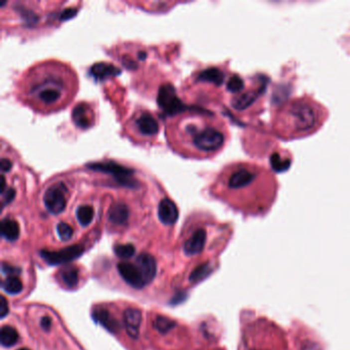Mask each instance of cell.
<instances>
[{
	"label": "cell",
	"instance_id": "1",
	"mask_svg": "<svg viewBox=\"0 0 350 350\" xmlns=\"http://www.w3.org/2000/svg\"><path fill=\"white\" fill-rule=\"evenodd\" d=\"M242 350H291L287 336L272 321L258 318L243 332Z\"/></svg>",
	"mask_w": 350,
	"mask_h": 350
},
{
	"label": "cell",
	"instance_id": "2",
	"mask_svg": "<svg viewBox=\"0 0 350 350\" xmlns=\"http://www.w3.org/2000/svg\"><path fill=\"white\" fill-rule=\"evenodd\" d=\"M192 135V143L199 151L211 153L220 149L225 141L224 135L215 127H206L204 129H196L194 125L187 127Z\"/></svg>",
	"mask_w": 350,
	"mask_h": 350
},
{
	"label": "cell",
	"instance_id": "3",
	"mask_svg": "<svg viewBox=\"0 0 350 350\" xmlns=\"http://www.w3.org/2000/svg\"><path fill=\"white\" fill-rule=\"evenodd\" d=\"M287 114L295 131H308L316 123L315 108L306 102L298 101L292 103Z\"/></svg>",
	"mask_w": 350,
	"mask_h": 350
},
{
	"label": "cell",
	"instance_id": "4",
	"mask_svg": "<svg viewBox=\"0 0 350 350\" xmlns=\"http://www.w3.org/2000/svg\"><path fill=\"white\" fill-rule=\"evenodd\" d=\"M67 187L63 182H57L49 186L43 194V204L47 211L54 215L62 213L67 204Z\"/></svg>",
	"mask_w": 350,
	"mask_h": 350
},
{
	"label": "cell",
	"instance_id": "5",
	"mask_svg": "<svg viewBox=\"0 0 350 350\" xmlns=\"http://www.w3.org/2000/svg\"><path fill=\"white\" fill-rule=\"evenodd\" d=\"M257 175V172L249 166H238L228 176L227 186L232 190L245 189L253 184Z\"/></svg>",
	"mask_w": 350,
	"mask_h": 350
},
{
	"label": "cell",
	"instance_id": "6",
	"mask_svg": "<svg viewBox=\"0 0 350 350\" xmlns=\"http://www.w3.org/2000/svg\"><path fill=\"white\" fill-rule=\"evenodd\" d=\"M83 253V246L81 245H72L66 247L58 252L52 251H41L40 256L51 265H60L64 263H68L76 258L80 257Z\"/></svg>",
	"mask_w": 350,
	"mask_h": 350
},
{
	"label": "cell",
	"instance_id": "7",
	"mask_svg": "<svg viewBox=\"0 0 350 350\" xmlns=\"http://www.w3.org/2000/svg\"><path fill=\"white\" fill-rule=\"evenodd\" d=\"M37 92L38 101L42 106L52 107L57 105L62 100V89L58 87L57 82H44L33 88Z\"/></svg>",
	"mask_w": 350,
	"mask_h": 350
},
{
	"label": "cell",
	"instance_id": "8",
	"mask_svg": "<svg viewBox=\"0 0 350 350\" xmlns=\"http://www.w3.org/2000/svg\"><path fill=\"white\" fill-rule=\"evenodd\" d=\"M158 104L168 113H175L181 111L183 105L178 97L176 96L175 90L170 85H164L161 87L158 93Z\"/></svg>",
	"mask_w": 350,
	"mask_h": 350
},
{
	"label": "cell",
	"instance_id": "9",
	"mask_svg": "<svg viewBox=\"0 0 350 350\" xmlns=\"http://www.w3.org/2000/svg\"><path fill=\"white\" fill-rule=\"evenodd\" d=\"M117 268L121 277L132 288L141 289L146 286V282L142 276V273L136 264L121 262L118 264Z\"/></svg>",
	"mask_w": 350,
	"mask_h": 350
},
{
	"label": "cell",
	"instance_id": "10",
	"mask_svg": "<svg viewBox=\"0 0 350 350\" xmlns=\"http://www.w3.org/2000/svg\"><path fill=\"white\" fill-rule=\"evenodd\" d=\"M135 126L142 136L146 137L155 136L159 130L158 121L149 112H144L138 115V117L135 119Z\"/></svg>",
	"mask_w": 350,
	"mask_h": 350
},
{
	"label": "cell",
	"instance_id": "11",
	"mask_svg": "<svg viewBox=\"0 0 350 350\" xmlns=\"http://www.w3.org/2000/svg\"><path fill=\"white\" fill-rule=\"evenodd\" d=\"M91 168L96 169V170H101L103 172H107L111 175H113L117 181L121 182L123 185H129L132 186V183L130 180V175L131 171L125 169L124 166H121L119 164L116 163H96L94 165H91Z\"/></svg>",
	"mask_w": 350,
	"mask_h": 350
},
{
	"label": "cell",
	"instance_id": "12",
	"mask_svg": "<svg viewBox=\"0 0 350 350\" xmlns=\"http://www.w3.org/2000/svg\"><path fill=\"white\" fill-rule=\"evenodd\" d=\"M179 217L178 208L170 198H163L158 205V218L165 225H173Z\"/></svg>",
	"mask_w": 350,
	"mask_h": 350
},
{
	"label": "cell",
	"instance_id": "13",
	"mask_svg": "<svg viewBox=\"0 0 350 350\" xmlns=\"http://www.w3.org/2000/svg\"><path fill=\"white\" fill-rule=\"evenodd\" d=\"M123 322L127 334L131 338H138L142 323V313L136 308H127L123 313Z\"/></svg>",
	"mask_w": 350,
	"mask_h": 350
},
{
	"label": "cell",
	"instance_id": "14",
	"mask_svg": "<svg viewBox=\"0 0 350 350\" xmlns=\"http://www.w3.org/2000/svg\"><path fill=\"white\" fill-rule=\"evenodd\" d=\"M137 267L142 273V276L147 283L151 281L156 275V262L155 259L149 254H141L137 259L136 263Z\"/></svg>",
	"mask_w": 350,
	"mask_h": 350
},
{
	"label": "cell",
	"instance_id": "15",
	"mask_svg": "<svg viewBox=\"0 0 350 350\" xmlns=\"http://www.w3.org/2000/svg\"><path fill=\"white\" fill-rule=\"evenodd\" d=\"M207 240V232L205 229H197L192 236L185 242L184 245V252L188 256H194L199 253H202V251L205 247Z\"/></svg>",
	"mask_w": 350,
	"mask_h": 350
},
{
	"label": "cell",
	"instance_id": "16",
	"mask_svg": "<svg viewBox=\"0 0 350 350\" xmlns=\"http://www.w3.org/2000/svg\"><path fill=\"white\" fill-rule=\"evenodd\" d=\"M94 320L101 324L105 329H107L112 334H117L120 330V325L118 321L113 318V315L106 309L98 308L93 311Z\"/></svg>",
	"mask_w": 350,
	"mask_h": 350
},
{
	"label": "cell",
	"instance_id": "17",
	"mask_svg": "<svg viewBox=\"0 0 350 350\" xmlns=\"http://www.w3.org/2000/svg\"><path fill=\"white\" fill-rule=\"evenodd\" d=\"M129 211L126 205L123 203H116L109 209L108 219L109 221L117 226H122L128 221Z\"/></svg>",
	"mask_w": 350,
	"mask_h": 350
},
{
	"label": "cell",
	"instance_id": "18",
	"mask_svg": "<svg viewBox=\"0 0 350 350\" xmlns=\"http://www.w3.org/2000/svg\"><path fill=\"white\" fill-rule=\"evenodd\" d=\"M1 235L9 241H14L20 236V226L18 222L5 218L1 221Z\"/></svg>",
	"mask_w": 350,
	"mask_h": 350
},
{
	"label": "cell",
	"instance_id": "19",
	"mask_svg": "<svg viewBox=\"0 0 350 350\" xmlns=\"http://www.w3.org/2000/svg\"><path fill=\"white\" fill-rule=\"evenodd\" d=\"M72 118L76 125L81 128H88L91 125L90 112L85 105H77L72 112Z\"/></svg>",
	"mask_w": 350,
	"mask_h": 350
},
{
	"label": "cell",
	"instance_id": "20",
	"mask_svg": "<svg viewBox=\"0 0 350 350\" xmlns=\"http://www.w3.org/2000/svg\"><path fill=\"white\" fill-rule=\"evenodd\" d=\"M60 276L66 287L74 288L77 286L79 273L75 266H66V267L62 268L60 271Z\"/></svg>",
	"mask_w": 350,
	"mask_h": 350
},
{
	"label": "cell",
	"instance_id": "21",
	"mask_svg": "<svg viewBox=\"0 0 350 350\" xmlns=\"http://www.w3.org/2000/svg\"><path fill=\"white\" fill-rule=\"evenodd\" d=\"M91 71H92V74L97 79H104L109 75H114L116 73L120 72V70L114 67V66L110 64H105V63L96 64L95 66H93Z\"/></svg>",
	"mask_w": 350,
	"mask_h": 350
},
{
	"label": "cell",
	"instance_id": "22",
	"mask_svg": "<svg viewBox=\"0 0 350 350\" xmlns=\"http://www.w3.org/2000/svg\"><path fill=\"white\" fill-rule=\"evenodd\" d=\"M95 216V210L90 205H83L76 210V218L81 226H88L92 223Z\"/></svg>",
	"mask_w": 350,
	"mask_h": 350
},
{
	"label": "cell",
	"instance_id": "23",
	"mask_svg": "<svg viewBox=\"0 0 350 350\" xmlns=\"http://www.w3.org/2000/svg\"><path fill=\"white\" fill-rule=\"evenodd\" d=\"M19 341V333L9 326H4L1 329V344L4 347L13 346Z\"/></svg>",
	"mask_w": 350,
	"mask_h": 350
},
{
	"label": "cell",
	"instance_id": "24",
	"mask_svg": "<svg viewBox=\"0 0 350 350\" xmlns=\"http://www.w3.org/2000/svg\"><path fill=\"white\" fill-rule=\"evenodd\" d=\"M2 289L10 295H15L22 292L23 283L18 276H7L2 282Z\"/></svg>",
	"mask_w": 350,
	"mask_h": 350
},
{
	"label": "cell",
	"instance_id": "25",
	"mask_svg": "<svg viewBox=\"0 0 350 350\" xmlns=\"http://www.w3.org/2000/svg\"><path fill=\"white\" fill-rule=\"evenodd\" d=\"M223 79H224L223 73L217 68H209L201 72L198 75V80L213 82V83H216V85H221Z\"/></svg>",
	"mask_w": 350,
	"mask_h": 350
},
{
	"label": "cell",
	"instance_id": "26",
	"mask_svg": "<svg viewBox=\"0 0 350 350\" xmlns=\"http://www.w3.org/2000/svg\"><path fill=\"white\" fill-rule=\"evenodd\" d=\"M256 99H257V94L253 93V92L244 93L233 100L232 106L234 107L235 109L241 110V109L248 107L249 105H252L255 102Z\"/></svg>",
	"mask_w": 350,
	"mask_h": 350
},
{
	"label": "cell",
	"instance_id": "27",
	"mask_svg": "<svg viewBox=\"0 0 350 350\" xmlns=\"http://www.w3.org/2000/svg\"><path fill=\"white\" fill-rule=\"evenodd\" d=\"M176 323L171 319L166 318V316H157L154 322V328L161 333V334H166L169 331H171L175 327Z\"/></svg>",
	"mask_w": 350,
	"mask_h": 350
},
{
	"label": "cell",
	"instance_id": "28",
	"mask_svg": "<svg viewBox=\"0 0 350 350\" xmlns=\"http://www.w3.org/2000/svg\"><path fill=\"white\" fill-rule=\"evenodd\" d=\"M212 271V267L209 263H205L197 266V267L192 271L190 275L191 281H199L206 278Z\"/></svg>",
	"mask_w": 350,
	"mask_h": 350
},
{
	"label": "cell",
	"instance_id": "29",
	"mask_svg": "<svg viewBox=\"0 0 350 350\" xmlns=\"http://www.w3.org/2000/svg\"><path fill=\"white\" fill-rule=\"evenodd\" d=\"M136 248L135 246L127 243V244H117L114 247V252L116 256L121 258V259H128L131 258L135 254Z\"/></svg>",
	"mask_w": 350,
	"mask_h": 350
},
{
	"label": "cell",
	"instance_id": "30",
	"mask_svg": "<svg viewBox=\"0 0 350 350\" xmlns=\"http://www.w3.org/2000/svg\"><path fill=\"white\" fill-rule=\"evenodd\" d=\"M57 231L59 237L64 241L69 240L73 236V228L65 222H61L58 224Z\"/></svg>",
	"mask_w": 350,
	"mask_h": 350
},
{
	"label": "cell",
	"instance_id": "31",
	"mask_svg": "<svg viewBox=\"0 0 350 350\" xmlns=\"http://www.w3.org/2000/svg\"><path fill=\"white\" fill-rule=\"evenodd\" d=\"M243 89V81L242 79L237 76L233 75L227 82V90L230 92H240Z\"/></svg>",
	"mask_w": 350,
	"mask_h": 350
},
{
	"label": "cell",
	"instance_id": "32",
	"mask_svg": "<svg viewBox=\"0 0 350 350\" xmlns=\"http://www.w3.org/2000/svg\"><path fill=\"white\" fill-rule=\"evenodd\" d=\"M8 311L9 309H8V304L6 302V300L4 297H1V300H0V316H1V319L5 318Z\"/></svg>",
	"mask_w": 350,
	"mask_h": 350
},
{
	"label": "cell",
	"instance_id": "33",
	"mask_svg": "<svg viewBox=\"0 0 350 350\" xmlns=\"http://www.w3.org/2000/svg\"><path fill=\"white\" fill-rule=\"evenodd\" d=\"M0 168H1V172L4 174V173H7L11 170L12 168V163L11 161L8 159V158H5V157H2L1 158V162H0Z\"/></svg>",
	"mask_w": 350,
	"mask_h": 350
},
{
	"label": "cell",
	"instance_id": "34",
	"mask_svg": "<svg viewBox=\"0 0 350 350\" xmlns=\"http://www.w3.org/2000/svg\"><path fill=\"white\" fill-rule=\"evenodd\" d=\"M2 270H3L4 273H6V274H8L10 276H14L13 274H16V273L21 271L19 268L13 267V266L7 265L5 263H2Z\"/></svg>",
	"mask_w": 350,
	"mask_h": 350
},
{
	"label": "cell",
	"instance_id": "35",
	"mask_svg": "<svg viewBox=\"0 0 350 350\" xmlns=\"http://www.w3.org/2000/svg\"><path fill=\"white\" fill-rule=\"evenodd\" d=\"M40 325H41V327H42V329L44 331H49L52 328V320H51V318H48V316H44V318L41 319Z\"/></svg>",
	"mask_w": 350,
	"mask_h": 350
},
{
	"label": "cell",
	"instance_id": "36",
	"mask_svg": "<svg viewBox=\"0 0 350 350\" xmlns=\"http://www.w3.org/2000/svg\"><path fill=\"white\" fill-rule=\"evenodd\" d=\"M274 159H275V161L273 162V164H274V166H275V168H277V159H278V156H276V158L274 157ZM280 163V168H281V170H283V163H285V161H280L279 162Z\"/></svg>",
	"mask_w": 350,
	"mask_h": 350
},
{
	"label": "cell",
	"instance_id": "37",
	"mask_svg": "<svg viewBox=\"0 0 350 350\" xmlns=\"http://www.w3.org/2000/svg\"><path fill=\"white\" fill-rule=\"evenodd\" d=\"M18 350H30V349H28V348H20Z\"/></svg>",
	"mask_w": 350,
	"mask_h": 350
}]
</instances>
